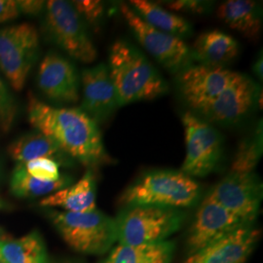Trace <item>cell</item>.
<instances>
[{
  "label": "cell",
  "mask_w": 263,
  "mask_h": 263,
  "mask_svg": "<svg viewBox=\"0 0 263 263\" xmlns=\"http://www.w3.org/2000/svg\"><path fill=\"white\" fill-rule=\"evenodd\" d=\"M28 121L56 143L69 158L88 168L112 162L99 125L80 108L55 107L28 97Z\"/></svg>",
  "instance_id": "cell-1"
},
{
  "label": "cell",
  "mask_w": 263,
  "mask_h": 263,
  "mask_svg": "<svg viewBox=\"0 0 263 263\" xmlns=\"http://www.w3.org/2000/svg\"><path fill=\"white\" fill-rule=\"evenodd\" d=\"M0 261H2V260H1V255H0Z\"/></svg>",
  "instance_id": "cell-34"
},
{
  "label": "cell",
  "mask_w": 263,
  "mask_h": 263,
  "mask_svg": "<svg viewBox=\"0 0 263 263\" xmlns=\"http://www.w3.org/2000/svg\"><path fill=\"white\" fill-rule=\"evenodd\" d=\"M107 66L119 107L154 100L169 91L167 81L148 59L126 40L113 43Z\"/></svg>",
  "instance_id": "cell-2"
},
{
  "label": "cell",
  "mask_w": 263,
  "mask_h": 263,
  "mask_svg": "<svg viewBox=\"0 0 263 263\" xmlns=\"http://www.w3.org/2000/svg\"><path fill=\"white\" fill-rule=\"evenodd\" d=\"M10 156L19 162L27 163L40 158L56 160L59 164H66L69 158L54 141L40 132L28 133L8 146Z\"/></svg>",
  "instance_id": "cell-20"
},
{
  "label": "cell",
  "mask_w": 263,
  "mask_h": 263,
  "mask_svg": "<svg viewBox=\"0 0 263 263\" xmlns=\"http://www.w3.org/2000/svg\"><path fill=\"white\" fill-rule=\"evenodd\" d=\"M218 19L250 40H257L262 30L261 4L251 0H227L216 9Z\"/></svg>",
  "instance_id": "cell-19"
},
{
  "label": "cell",
  "mask_w": 263,
  "mask_h": 263,
  "mask_svg": "<svg viewBox=\"0 0 263 263\" xmlns=\"http://www.w3.org/2000/svg\"><path fill=\"white\" fill-rule=\"evenodd\" d=\"M253 71L254 74L258 77V79H260V81H262L263 78V57L262 51H260V53L258 54L257 58L254 61V66H253Z\"/></svg>",
  "instance_id": "cell-32"
},
{
  "label": "cell",
  "mask_w": 263,
  "mask_h": 263,
  "mask_svg": "<svg viewBox=\"0 0 263 263\" xmlns=\"http://www.w3.org/2000/svg\"><path fill=\"white\" fill-rule=\"evenodd\" d=\"M96 198L94 173L92 169H88L76 183L43 198L40 205L46 208H62L69 213H88L97 210Z\"/></svg>",
  "instance_id": "cell-17"
},
{
  "label": "cell",
  "mask_w": 263,
  "mask_h": 263,
  "mask_svg": "<svg viewBox=\"0 0 263 263\" xmlns=\"http://www.w3.org/2000/svg\"><path fill=\"white\" fill-rule=\"evenodd\" d=\"M260 232L245 226L190 254L183 263H245L259 240Z\"/></svg>",
  "instance_id": "cell-16"
},
{
  "label": "cell",
  "mask_w": 263,
  "mask_h": 263,
  "mask_svg": "<svg viewBox=\"0 0 263 263\" xmlns=\"http://www.w3.org/2000/svg\"><path fill=\"white\" fill-rule=\"evenodd\" d=\"M261 98L258 85L248 76L238 73L235 79L199 111V117L210 123L231 126L241 122L252 112Z\"/></svg>",
  "instance_id": "cell-11"
},
{
  "label": "cell",
  "mask_w": 263,
  "mask_h": 263,
  "mask_svg": "<svg viewBox=\"0 0 263 263\" xmlns=\"http://www.w3.org/2000/svg\"><path fill=\"white\" fill-rule=\"evenodd\" d=\"M185 219L178 209L133 205L125 206L114 218L117 242L124 246H144L166 241Z\"/></svg>",
  "instance_id": "cell-4"
},
{
  "label": "cell",
  "mask_w": 263,
  "mask_h": 263,
  "mask_svg": "<svg viewBox=\"0 0 263 263\" xmlns=\"http://www.w3.org/2000/svg\"><path fill=\"white\" fill-rule=\"evenodd\" d=\"M37 83L41 92L54 102L76 104L79 101L80 79L76 66L57 53H48L42 60Z\"/></svg>",
  "instance_id": "cell-14"
},
{
  "label": "cell",
  "mask_w": 263,
  "mask_h": 263,
  "mask_svg": "<svg viewBox=\"0 0 263 263\" xmlns=\"http://www.w3.org/2000/svg\"><path fill=\"white\" fill-rule=\"evenodd\" d=\"M5 240H8V239H7V236H6V234L4 233V231H3V230H1V229H0V242L5 241Z\"/></svg>",
  "instance_id": "cell-33"
},
{
  "label": "cell",
  "mask_w": 263,
  "mask_h": 263,
  "mask_svg": "<svg viewBox=\"0 0 263 263\" xmlns=\"http://www.w3.org/2000/svg\"><path fill=\"white\" fill-rule=\"evenodd\" d=\"M0 255L4 263H50L44 242L36 231L0 242Z\"/></svg>",
  "instance_id": "cell-23"
},
{
  "label": "cell",
  "mask_w": 263,
  "mask_h": 263,
  "mask_svg": "<svg viewBox=\"0 0 263 263\" xmlns=\"http://www.w3.org/2000/svg\"><path fill=\"white\" fill-rule=\"evenodd\" d=\"M71 4L82 20L95 28L104 19V4L100 0H74Z\"/></svg>",
  "instance_id": "cell-28"
},
{
  "label": "cell",
  "mask_w": 263,
  "mask_h": 263,
  "mask_svg": "<svg viewBox=\"0 0 263 263\" xmlns=\"http://www.w3.org/2000/svg\"><path fill=\"white\" fill-rule=\"evenodd\" d=\"M250 226L253 224L205 198L198 208L188 231L186 247L189 254Z\"/></svg>",
  "instance_id": "cell-13"
},
{
  "label": "cell",
  "mask_w": 263,
  "mask_h": 263,
  "mask_svg": "<svg viewBox=\"0 0 263 263\" xmlns=\"http://www.w3.org/2000/svg\"><path fill=\"white\" fill-rule=\"evenodd\" d=\"M21 164H23L28 175L42 181H56L62 177L60 164L56 160L40 158Z\"/></svg>",
  "instance_id": "cell-26"
},
{
  "label": "cell",
  "mask_w": 263,
  "mask_h": 263,
  "mask_svg": "<svg viewBox=\"0 0 263 263\" xmlns=\"http://www.w3.org/2000/svg\"><path fill=\"white\" fill-rule=\"evenodd\" d=\"M17 114V105L7 85L0 77V129L8 133Z\"/></svg>",
  "instance_id": "cell-27"
},
{
  "label": "cell",
  "mask_w": 263,
  "mask_h": 263,
  "mask_svg": "<svg viewBox=\"0 0 263 263\" xmlns=\"http://www.w3.org/2000/svg\"><path fill=\"white\" fill-rule=\"evenodd\" d=\"M201 195L197 181L180 171H152L127 188L120 197L125 206L147 205L181 210L194 206Z\"/></svg>",
  "instance_id": "cell-3"
},
{
  "label": "cell",
  "mask_w": 263,
  "mask_h": 263,
  "mask_svg": "<svg viewBox=\"0 0 263 263\" xmlns=\"http://www.w3.org/2000/svg\"><path fill=\"white\" fill-rule=\"evenodd\" d=\"M81 84L83 96L80 109L98 125L105 122L119 107L107 65L101 63L83 69Z\"/></svg>",
  "instance_id": "cell-15"
},
{
  "label": "cell",
  "mask_w": 263,
  "mask_h": 263,
  "mask_svg": "<svg viewBox=\"0 0 263 263\" xmlns=\"http://www.w3.org/2000/svg\"><path fill=\"white\" fill-rule=\"evenodd\" d=\"M175 244L164 241L144 246H124L113 248L104 263H170Z\"/></svg>",
  "instance_id": "cell-22"
},
{
  "label": "cell",
  "mask_w": 263,
  "mask_h": 263,
  "mask_svg": "<svg viewBox=\"0 0 263 263\" xmlns=\"http://www.w3.org/2000/svg\"><path fill=\"white\" fill-rule=\"evenodd\" d=\"M192 59L203 66H222L234 61L240 53L235 38L220 30L201 33L190 49Z\"/></svg>",
  "instance_id": "cell-18"
},
{
  "label": "cell",
  "mask_w": 263,
  "mask_h": 263,
  "mask_svg": "<svg viewBox=\"0 0 263 263\" xmlns=\"http://www.w3.org/2000/svg\"><path fill=\"white\" fill-rule=\"evenodd\" d=\"M0 263H4L3 261H0Z\"/></svg>",
  "instance_id": "cell-35"
},
{
  "label": "cell",
  "mask_w": 263,
  "mask_h": 263,
  "mask_svg": "<svg viewBox=\"0 0 263 263\" xmlns=\"http://www.w3.org/2000/svg\"><path fill=\"white\" fill-rule=\"evenodd\" d=\"M39 35L32 25H20L0 28V70L10 85L21 91L37 58Z\"/></svg>",
  "instance_id": "cell-8"
},
{
  "label": "cell",
  "mask_w": 263,
  "mask_h": 263,
  "mask_svg": "<svg viewBox=\"0 0 263 263\" xmlns=\"http://www.w3.org/2000/svg\"><path fill=\"white\" fill-rule=\"evenodd\" d=\"M20 12L27 15H37L45 7V1L41 0H17Z\"/></svg>",
  "instance_id": "cell-31"
},
{
  "label": "cell",
  "mask_w": 263,
  "mask_h": 263,
  "mask_svg": "<svg viewBox=\"0 0 263 263\" xmlns=\"http://www.w3.org/2000/svg\"><path fill=\"white\" fill-rule=\"evenodd\" d=\"M165 5L173 13L178 12L191 15H206L213 10L214 2L202 0H173L165 2Z\"/></svg>",
  "instance_id": "cell-29"
},
{
  "label": "cell",
  "mask_w": 263,
  "mask_h": 263,
  "mask_svg": "<svg viewBox=\"0 0 263 263\" xmlns=\"http://www.w3.org/2000/svg\"><path fill=\"white\" fill-rule=\"evenodd\" d=\"M72 179L62 176L56 181H42L28 175L23 164L18 163L12 173L11 190L18 197H39L50 195L62 188L70 185Z\"/></svg>",
  "instance_id": "cell-24"
},
{
  "label": "cell",
  "mask_w": 263,
  "mask_h": 263,
  "mask_svg": "<svg viewBox=\"0 0 263 263\" xmlns=\"http://www.w3.org/2000/svg\"><path fill=\"white\" fill-rule=\"evenodd\" d=\"M120 12L139 43L161 66L176 74L192 66L191 50L182 39L152 28L129 4H121Z\"/></svg>",
  "instance_id": "cell-9"
},
{
  "label": "cell",
  "mask_w": 263,
  "mask_h": 263,
  "mask_svg": "<svg viewBox=\"0 0 263 263\" xmlns=\"http://www.w3.org/2000/svg\"><path fill=\"white\" fill-rule=\"evenodd\" d=\"M186 154L180 172L190 178H204L219 165L223 154V137L210 123L194 113L182 116Z\"/></svg>",
  "instance_id": "cell-7"
},
{
  "label": "cell",
  "mask_w": 263,
  "mask_h": 263,
  "mask_svg": "<svg viewBox=\"0 0 263 263\" xmlns=\"http://www.w3.org/2000/svg\"><path fill=\"white\" fill-rule=\"evenodd\" d=\"M129 6L152 28L180 39L192 34V27L186 20L157 3L147 0H131Z\"/></svg>",
  "instance_id": "cell-21"
},
{
  "label": "cell",
  "mask_w": 263,
  "mask_h": 263,
  "mask_svg": "<svg viewBox=\"0 0 263 263\" xmlns=\"http://www.w3.org/2000/svg\"><path fill=\"white\" fill-rule=\"evenodd\" d=\"M52 223L66 244L85 254H104L117 242L112 217L95 210L88 213L50 211Z\"/></svg>",
  "instance_id": "cell-5"
},
{
  "label": "cell",
  "mask_w": 263,
  "mask_h": 263,
  "mask_svg": "<svg viewBox=\"0 0 263 263\" xmlns=\"http://www.w3.org/2000/svg\"><path fill=\"white\" fill-rule=\"evenodd\" d=\"M238 72L226 66H190L177 74V86L185 103L196 112L211 104Z\"/></svg>",
  "instance_id": "cell-12"
},
{
  "label": "cell",
  "mask_w": 263,
  "mask_h": 263,
  "mask_svg": "<svg viewBox=\"0 0 263 263\" xmlns=\"http://www.w3.org/2000/svg\"><path fill=\"white\" fill-rule=\"evenodd\" d=\"M44 28L48 37L72 59L81 63H94L98 57L94 42L85 22L71 2L50 0L45 2Z\"/></svg>",
  "instance_id": "cell-6"
},
{
  "label": "cell",
  "mask_w": 263,
  "mask_h": 263,
  "mask_svg": "<svg viewBox=\"0 0 263 263\" xmlns=\"http://www.w3.org/2000/svg\"><path fill=\"white\" fill-rule=\"evenodd\" d=\"M0 207H1V203H0Z\"/></svg>",
  "instance_id": "cell-36"
},
{
  "label": "cell",
  "mask_w": 263,
  "mask_h": 263,
  "mask_svg": "<svg viewBox=\"0 0 263 263\" xmlns=\"http://www.w3.org/2000/svg\"><path fill=\"white\" fill-rule=\"evenodd\" d=\"M262 155V127L261 122L253 135L242 141L236 152L231 172L254 173Z\"/></svg>",
  "instance_id": "cell-25"
},
{
  "label": "cell",
  "mask_w": 263,
  "mask_h": 263,
  "mask_svg": "<svg viewBox=\"0 0 263 263\" xmlns=\"http://www.w3.org/2000/svg\"><path fill=\"white\" fill-rule=\"evenodd\" d=\"M262 183L254 173L230 172L206 199L254 224L262 201Z\"/></svg>",
  "instance_id": "cell-10"
},
{
  "label": "cell",
  "mask_w": 263,
  "mask_h": 263,
  "mask_svg": "<svg viewBox=\"0 0 263 263\" xmlns=\"http://www.w3.org/2000/svg\"><path fill=\"white\" fill-rule=\"evenodd\" d=\"M20 14L17 0H0V24L16 19Z\"/></svg>",
  "instance_id": "cell-30"
}]
</instances>
